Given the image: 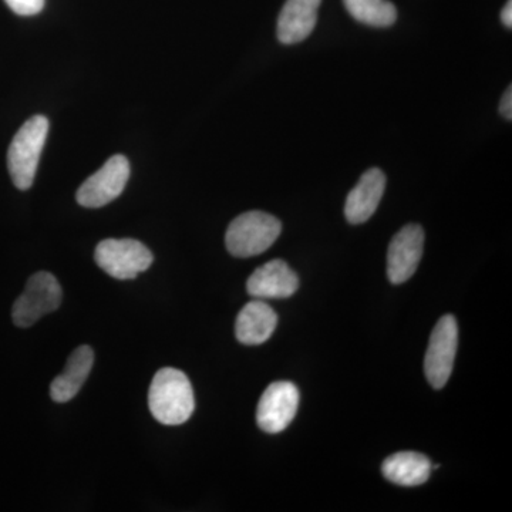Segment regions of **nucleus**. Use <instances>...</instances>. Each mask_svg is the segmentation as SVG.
<instances>
[{
  "instance_id": "1",
  "label": "nucleus",
  "mask_w": 512,
  "mask_h": 512,
  "mask_svg": "<svg viewBox=\"0 0 512 512\" xmlns=\"http://www.w3.org/2000/svg\"><path fill=\"white\" fill-rule=\"evenodd\" d=\"M148 407L164 426H180L190 420L195 397L188 376L174 367L158 370L148 390Z\"/></svg>"
},
{
  "instance_id": "2",
  "label": "nucleus",
  "mask_w": 512,
  "mask_h": 512,
  "mask_svg": "<svg viewBox=\"0 0 512 512\" xmlns=\"http://www.w3.org/2000/svg\"><path fill=\"white\" fill-rule=\"evenodd\" d=\"M49 133L45 116H33L19 128L8 150V168L13 184L20 191L29 190L35 181L40 156Z\"/></svg>"
},
{
  "instance_id": "3",
  "label": "nucleus",
  "mask_w": 512,
  "mask_h": 512,
  "mask_svg": "<svg viewBox=\"0 0 512 512\" xmlns=\"http://www.w3.org/2000/svg\"><path fill=\"white\" fill-rule=\"evenodd\" d=\"M282 232V224L274 215L249 211L229 224L225 244L229 254L238 258L264 254Z\"/></svg>"
},
{
  "instance_id": "4",
  "label": "nucleus",
  "mask_w": 512,
  "mask_h": 512,
  "mask_svg": "<svg viewBox=\"0 0 512 512\" xmlns=\"http://www.w3.org/2000/svg\"><path fill=\"white\" fill-rule=\"evenodd\" d=\"M97 265L111 278L127 281L137 278L153 265L154 256L136 239H104L94 252Z\"/></svg>"
},
{
  "instance_id": "5",
  "label": "nucleus",
  "mask_w": 512,
  "mask_h": 512,
  "mask_svg": "<svg viewBox=\"0 0 512 512\" xmlns=\"http://www.w3.org/2000/svg\"><path fill=\"white\" fill-rule=\"evenodd\" d=\"M62 303V286L50 272L30 276L25 291L16 299L12 318L19 328H30Z\"/></svg>"
},
{
  "instance_id": "6",
  "label": "nucleus",
  "mask_w": 512,
  "mask_h": 512,
  "mask_svg": "<svg viewBox=\"0 0 512 512\" xmlns=\"http://www.w3.org/2000/svg\"><path fill=\"white\" fill-rule=\"evenodd\" d=\"M458 346V326L453 315L443 316L430 336L424 373L434 389H443L453 373Z\"/></svg>"
},
{
  "instance_id": "7",
  "label": "nucleus",
  "mask_w": 512,
  "mask_h": 512,
  "mask_svg": "<svg viewBox=\"0 0 512 512\" xmlns=\"http://www.w3.org/2000/svg\"><path fill=\"white\" fill-rule=\"evenodd\" d=\"M130 178V163L124 156H113L106 164L87 178L79 191L77 202L84 208H100L117 200Z\"/></svg>"
},
{
  "instance_id": "8",
  "label": "nucleus",
  "mask_w": 512,
  "mask_h": 512,
  "mask_svg": "<svg viewBox=\"0 0 512 512\" xmlns=\"http://www.w3.org/2000/svg\"><path fill=\"white\" fill-rule=\"evenodd\" d=\"M299 390L291 382H275L262 394L256 409V423L265 433L284 431L295 419Z\"/></svg>"
},
{
  "instance_id": "9",
  "label": "nucleus",
  "mask_w": 512,
  "mask_h": 512,
  "mask_svg": "<svg viewBox=\"0 0 512 512\" xmlns=\"http://www.w3.org/2000/svg\"><path fill=\"white\" fill-rule=\"evenodd\" d=\"M423 249L424 231L420 225H406L394 235L387 252V276L392 284H404L416 274Z\"/></svg>"
},
{
  "instance_id": "10",
  "label": "nucleus",
  "mask_w": 512,
  "mask_h": 512,
  "mask_svg": "<svg viewBox=\"0 0 512 512\" xmlns=\"http://www.w3.org/2000/svg\"><path fill=\"white\" fill-rule=\"evenodd\" d=\"M298 288V275L281 259L259 266L247 282V291L255 299L291 298Z\"/></svg>"
},
{
  "instance_id": "11",
  "label": "nucleus",
  "mask_w": 512,
  "mask_h": 512,
  "mask_svg": "<svg viewBox=\"0 0 512 512\" xmlns=\"http://www.w3.org/2000/svg\"><path fill=\"white\" fill-rule=\"evenodd\" d=\"M386 188V175L379 168H370L349 192L345 204V217L350 224L369 221L382 201Z\"/></svg>"
},
{
  "instance_id": "12",
  "label": "nucleus",
  "mask_w": 512,
  "mask_h": 512,
  "mask_svg": "<svg viewBox=\"0 0 512 512\" xmlns=\"http://www.w3.org/2000/svg\"><path fill=\"white\" fill-rule=\"evenodd\" d=\"M320 3L322 0H286L276 29L282 45H296L308 39L318 23Z\"/></svg>"
},
{
  "instance_id": "13",
  "label": "nucleus",
  "mask_w": 512,
  "mask_h": 512,
  "mask_svg": "<svg viewBox=\"0 0 512 512\" xmlns=\"http://www.w3.org/2000/svg\"><path fill=\"white\" fill-rule=\"evenodd\" d=\"M278 325V315L274 309L262 301L247 303L239 312L237 323H235V335L242 345H262L271 338Z\"/></svg>"
},
{
  "instance_id": "14",
  "label": "nucleus",
  "mask_w": 512,
  "mask_h": 512,
  "mask_svg": "<svg viewBox=\"0 0 512 512\" xmlns=\"http://www.w3.org/2000/svg\"><path fill=\"white\" fill-rule=\"evenodd\" d=\"M94 352L90 346H79L64 367L62 375L50 384V396L56 403H67L77 396L92 372Z\"/></svg>"
},
{
  "instance_id": "15",
  "label": "nucleus",
  "mask_w": 512,
  "mask_h": 512,
  "mask_svg": "<svg viewBox=\"0 0 512 512\" xmlns=\"http://www.w3.org/2000/svg\"><path fill=\"white\" fill-rule=\"evenodd\" d=\"M431 461L426 456L413 451H403L387 457L382 466L383 476L390 483L403 487H416L430 478Z\"/></svg>"
},
{
  "instance_id": "16",
  "label": "nucleus",
  "mask_w": 512,
  "mask_h": 512,
  "mask_svg": "<svg viewBox=\"0 0 512 512\" xmlns=\"http://www.w3.org/2000/svg\"><path fill=\"white\" fill-rule=\"evenodd\" d=\"M350 16L372 28H389L397 20L396 6L389 0H343Z\"/></svg>"
},
{
  "instance_id": "17",
  "label": "nucleus",
  "mask_w": 512,
  "mask_h": 512,
  "mask_svg": "<svg viewBox=\"0 0 512 512\" xmlns=\"http://www.w3.org/2000/svg\"><path fill=\"white\" fill-rule=\"evenodd\" d=\"M16 15L35 16L45 8V0H5Z\"/></svg>"
},
{
  "instance_id": "18",
  "label": "nucleus",
  "mask_w": 512,
  "mask_h": 512,
  "mask_svg": "<svg viewBox=\"0 0 512 512\" xmlns=\"http://www.w3.org/2000/svg\"><path fill=\"white\" fill-rule=\"evenodd\" d=\"M500 113L503 114L505 120H512V87H508L504 93L500 103Z\"/></svg>"
},
{
  "instance_id": "19",
  "label": "nucleus",
  "mask_w": 512,
  "mask_h": 512,
  "mask_svg": "<svg viewBox=\"0 0 512 512\" xmlns=\"http://www.w3.org/2000/svg\"><path fill=\"white\" fill-rule=\"evenodd\" d=\"M501 22L507 29L512 28V2L508 0L507 5L504 6L503 12H501Z\"/></svg>"
}]
</instances>
